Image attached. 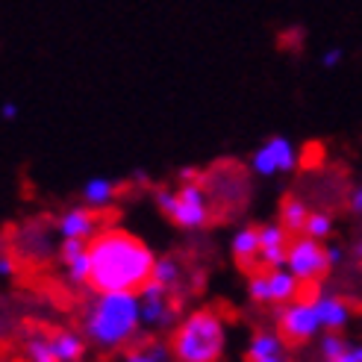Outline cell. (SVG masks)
I'll return each instance as SVG.
<instances>
[{"mask_svg":"<svg viewBox=\"0 0 362 362\" xmlns=\"http://www.w3.org/2000/svg\"><path fill=\"white\" fill-rule=\"evenodd\" d=\"M88 253H92L88 286L95 292H139L153 277V250L127 230H100L88 242Z\"/></svg>","mask_w":362,"mask_h":362,"instance_id":"1","label":"cell"},{"mask_svg":"<svg viewBox=\"0 0 362 362\" xmlns=\"http://www.w3.org/2000/svg\"><path fill=\"white\" fill-rule=\"evenodd\" d=\"M141 321L139 292H98L86 310V336L100 348H118L130 341Z\"/></svg>","mask_w":362,"mask_h":362,"instance_id":"2","label":"cell"},{"mask_svg":"<svg viewBox=\"0 0 362 362\" xmlns=\"http://www.w3.org/2000/svg\"><path fill=\"white\" fill-rule=\"evenodd\" d=\"M171 354L180 362H218L224 354V321L212 310L192 313L174 330Z\"/></svg>","mask_w":362,"mask_h":362,"instance_id":"3","label":"cell"},{"mask_svg":"<svg viewBox=\"0 0 362 362\" xmlns=\"http://www.w3.org/2000/svg\"><path fill=\"white\" fill-rule=\"evenodd\" d=\"M156 204L180 230H201L209 224V215H212L209 194L201 186V180H183L180 189L156 192Z\"/></svg>","mask_w":362,"mask_h":362,"instance_id":"4","label":"cell"},{"mask_svg":"<svg viewBox=\"0 0 362 362\" xmlns=\"http://www.w3.org/2000/svg\"><path fill=\"white\" fill-rule=\"evenodd\" d=\"M300 280L283 268H262V271H253L250 280H247V295L253 303H274V306H286L300 298Z\"/></svg>","mask_w":362,"mask_h":362,"instance_id":"5","label":"cell"},{"mask_svg":"<svg viewBox=\"0 0 362 362\" xmlns=\"http://www.w3.org/2000/svg\"><path fill=\"white\" fill-rule=\"evenodd\" d=\"M286 268L303 283V286H315L327 277V271L333 268L327 259V245L310 239V236H295L288 245V257H286Z\"/></svg>","mask_w":362,"mask_h":362,"instance_id":"6","label":"cell"},{"mask_svg":"<svg viewBox=\"0 0 362 362\" xmlns=\"http://www.w3.org/2000/svg\"><path fill=\"white\" fill-rule=\"evenodd\" d=\"M321 318L315 310V298H298L292 303L280 306L277 313V333L283 336L286 345H306L318 336Z\"/></svg>","mask_w":362,"mask_h":362,"instance_id":"7","label":"cell"},{"mask_svg":"<svg viewBox=\"0 0 362 362\" xmlns=\"http://www.w3.org/2000/svg\"><path fill=\"white\" fill-rule=\"evenodd\" d=\"M298 168V151L286 136H271L265 139L250 156V171L259 177H274L288 174Z\"/></svg>","mask_w":362,"mask_h":362,"instance_id":"8","label":"cell"},{"mask_svg":"<svg viewBox=\"0 0 362 362\" xmlns=\"http://www.w3.org/2000/svg\"><path fill=\"white\" fill-rule=\"evenodd\" d=\"M171 288L159 286L156 280H148L139 288V303H141V321L151 324V327H159V324H168L174 315V303L168 298Z\"/></svg>","mask_w":362,"mask_h":362,"instance_id":"9","label":"cell"},{"mask_svg":"<svg viewBox=\"0 0 362 362\" xmlns=\"http://www.w3.org/2000/svg\"><path fill=\"white\" fill-rule=\"evenodd\" d=\"M57 230L62 239H80V242H92L98 233H100V218H98V209L92 206H74V209H65L57 221Z\"/></svg>","mask_w":362,"mask_h":362,"instance_id":"10","label":"cell"},{"mask_svg":"<svg viewBox=\"0 0 362 362\" xmlns=\"http://www.w3.org/2000/svg\"><path fill=\"white\" fill-rule=\"evenodd\" d=\"M292 239L295 236L283 224H262L259 227V265L262 268H283Z\"/></svg>","mask_w":362,"mask_h":362,"instance_id":"11","label":"cell"},{"mask_svg":"<svg viewBox=\"0 0 362 362\" xmlns=\"http://www.w3.org/2000/svg\"><path fill=\"white\" fill-rule=\"evenodd\" d=\"M59 257L65 265V277L77 286H88V280H92V253H88V242L62 239Z\"/></svg>","mask_w":362,"mask_h":362,"instance_id":"12","label":"cell"},{"mask_svg":"<svg viewBox=\"0 0 362 362\" xmlns=\"http://www.w3.org/2000/svg\"><path fill=\"white\" fill-rule=\"evenodd\" d=\"M230 250H233V257H236V262L245 268V271H259V227H242L236 230V236H233L230 242Z\"/></svg>","mask_w":362,"mask_h":362,"instance_id":"13","label":"cell"},{"mask_svg":"<svg viewBox=\"0 0 362 362\" xmlns=\"http://www.w3.org/2000/svg\"><path fill=\"white\" fill-rule=\"evenodd\" d=\"M315 310L321 318V327L327 333L345 330V324L351 321V306L339 295H315Z\"/></svg>","mask_w":362,"mask_h":362,"instance_id":"14","label":"cell"},{"mask_svg":"<svg viewBox=\"0 0 362 362\" xmlns=\"http://www.w3.org/2000/svg\"><path fill=\"white\" fill-rule=\"evenodd\" d=\"M83 204L86 206H92V209H103V206H110L115 201V194H118V183L110 177H92V180H86L83 183Z\"/></svg>","mask_w":362,"mask_h":362,"instance_id":"15","label":"cell"},{"mask_svg":"<svg viewBox=\"0 0 362 362\" xmlns=\"http://www.w3.org/2000/svg\"><path fill=\"white\" fill-rule=\"evenodd\" d=\"M310 206H306L300 197H286L280 204V224L292 233V236H303V227H306V218H310Z\"/></svg>","mask_w":362,"mask_h":362,"instance_id":"16","label":"cell"},{"mask_svg":"<svg viewBox=\"0 0 362 362\" xmlns=\"http://www.w3.org/2000/svg\"><path fill=\"white\" fill-rule=\"evenodd\" d=\"M53 341V354H57L59 362H80L83 351H86V341L80 333H71V330H59L50 336Z\"/></svg>","mask_w":362,"mask_h":362,"instance_id":"17","label":"cell"},{"mask_svg":"<svg viewBox=\"0 0 362 362\" xmlns=\"http://www.w3.org/2000/svg\"><path fill=\"white\" fill-rule=\"evenodd\" d=\"M283 354V336L280 333H257L250 339V345H247V362H257V359H268V356H277Z\"/></svg>","mask_w":362,"mask_h":362,"instance_id":"18","label":"cell"},{"mask_svg":"<svg viewBox=\"0 0 362 362\" xmlns=\"http://www.w3.org/2000/svg\"><path fill=\"white\" fill-rule=\"evenodd\" d=\"M124 362H171V356L162 341H144V345L127 351Z\"/></svg>","mask_w":362,"mask_h":362,"instance_id":"19","label":"cell"},{"mask_svg":"<svg viewBox=\"0 0 362 362\" xmlns=\"http://www.w3.org/2000/svg\"><path fill=\"white\" fill-rule=\"evenodd\" d=\"M27 359H30V362H59L57 354H53L50 336H42V333L30 336V339H27Z\"/></svg>","mask_w":362,"mask_h":362,"instance_id":"20","label":"cell"},{"mask_svg":"<svg viewBox=\"0 0 362 362\" xmlns=\"http://www.w3.org/2000/svg\"><path fill=\"white\" fill-rule=\"evenodd\" d=\"M330 233H333V218H330V212H310V218H306V227H303V236H310V239H330Z\"/></svg>","mask_w":362,"mask_h":362,"instance_id":"21","label":"cell"},{"mask_svg":"<svg viewBox=\"0 0 362 362\" xmlns=\"http://www.w3.org/2000/svg\"><path fill=\"white\" fill-rule=\"evenodd\" d=\"M151 280H156L159 286H165V288H174L177 280H180V265H177V259H171V257L156 259V265H153V277H151Z\"/></svg>","mask_w":362,"mask_h":362,"instance_id":"22","label":"cell"},{"mask_svg":"<svg viewBox=\"0 0 362 362\" xmlns=\"http://www.w3.org/2000/svg\"><path fill=\"white\" fill-rule=\"evenodd\" d=\"M345 348H348V341L339 333H324L321 336V359H339L341 354H345Z\"/></svg>","mask_w":362,"mask_h":362,"instance_id":"23","label":"cell"},{"mask_svg":"<svg viewBox=\"0 0 362 362\" xmlns=\"http://www.w3.org/2000/svg\"><path fill=\"white\" fill-rule=\"evenodd\" d=\"M341 59H345V50H341V47H330V50L321 57V65L327 68V71H333L336 65H341Z\"/></svg>","mask_w":362,"mask_h":362,"instance_id":"24","label":"cell"},{"mask_svg":"<svg viewBox=\"0 0 362 362\" xmlns=\"http://www.w3.org/2000/svg\"><path fill=\"white\" fill-rule=\"evenodd\" d=\"M333 362H362V345H351V341H348L345 354H341L339 359H333Z\"/></svg>","mask_w":362,"mask_h":362,"instance_id":"25","label":"cell"},{"mask_svg":"<svg viewBox=\"0 0 362 362\" xmlns=\"http://www.w3.org/2000/svg\"><path fill=\"white\" fill-rule=\"evenodd\" d=\"M15 274V259L9 253H0V277H12Z\"/></svg>","mask_w":362,"mask_h":362,"instance_id":"26","label":"cell"},{"mask_svg":"<svg viewBox=\"0 0 362 362\" xmlns=\"http://www.w3.org/2000/svg\"><path fill=\"white\" fill-rule=\"evenodd\" d=\"M18 112H21V110H18V103H12V100L0 103V118H4V121H15Z\"/></svg>","mask_w":362,"mask_h":362,"instance_id":"27","label":"cell"},{"mask_svg":"<svg viewBox=\"0 0 362 362\" xmlns=\"http://www.w3.org/2000/svg\"><path fill=\"white\" fill-rule=\"evenodd\" d=\"M348 206H351V212L362 215V186H356V189L351 192V197H348Z\"/></svg>","mask_w":362,"mask_h":362,"instance_id":"28","label":"cell"},{"mask_svg":"<svg viewBox=\"0 0 362 362\" xmlns=\"http://www.w3.org/2000/svg\"><path fill=\"white\" fill-rule=\"evenodd\" d=\"M327 259H330V265L336 268V265L341 262V247H336V245H327Z\"/></svg>","mask_w":362,"mask_h":362,"instance_id":"29","label":"cell"},{"mask_svg":"<svg viewBox=\"0 0 362 362\" xmlns=\"http://www.w3.org/2000/svg\"><path fill=\"white\" fill-rule=\"evenodd\" d=\"M354 253H356V259H359V262H362V239H359V242H356V245H354Z\"/></svg>","mask_w":362,"mask_h":362,"instance_id":"30","label":"cell"},{"mask_svg":"<svg viewBox=\"0 0 362 362\" xmlns=\"http://www.w3.org/2000/svg\"><path fill=\"white\" fill-rule=\"evenodd\" d=\"M257 362H286V359H283V354H277V356H268V359H257Z\"/></svg>","mask_w":362,"mask_h":362,"instance_id":"31","label":"cell"},{"mask_svg":"<svg viewBox=\"0 0 362 362\" xmlns=\"http://www.w3.org/2000/svg\"><path fill=\"white\" fill-rule=\"evenodd\" d=\"M321 362H333V359H321Z\"/></svg>","mask_w":362,"mask_h":362,"instance_id":"32","label":"cell"}]
</instances>
